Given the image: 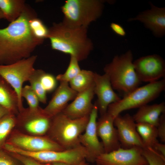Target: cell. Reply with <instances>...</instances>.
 <instances>
[{"instance_id": "10", "label": "cell", "mask_w": 165, "mask_h": 165, "mask_svg": "<svg viewBox=\"0 0 165 165\" xmlns=\"http://www.w3.org/2000/svg\"><path fill=\"white\" fill-rule=\"evenodd\" d=\"M98 109L96 104L89 115V119L83 133L79 136L80 144L86 150L88 154L87 160L94 162L101 154L105 153L102 143L100 141L97 131Z\"/></svg>"}, {"instance_id": "28", "label": "cell", "mask_w": 165, "mask_h": 165, "mask_svg": "<svg viewBox=\"0 0 165 165\" xmlns=\"http://www.w3.org/2000/svg\"><path fill=\"white\" fill-rule=\"evenodd\" d=\"M142 154L148 165H165V157L153 148H143Z\"/></svg>"}, {"instance_id": "12", "label": "cell", "mask_w": 165, "mask_h": 165, "mask_svg": "<svg viewBox=\"0 0 165 165\" xmlns=\"http://www.w3.org/2000/svg\"><path fill=\"white\" fill-rule=\"evenodd\" d=\"M136 123L133 116L129 114L119 115L114 119V124L116 128L121 147L129 148L137 146L145 148L136 127Z\"/></svg>"}, {"instance_id": "5", "label": "cell", "mask_w": 165, "mask_h": 165, "mask_svg": "<svg viewBox=\"0 0 165 165\" xmlns=\"http://www.w3.org/2000/svg\"><path fill=\"white\" fill-rule=\"evenodd\" d=\"M89 116L72 119L62 112L53 117L49 130L52 140L64 149L80 145L79 136L85 130Z\"/></svg>"}, {"instance_id": "39", "label": "cell", "mask_w": 165, "mask_h": 165, "mask_svg": "<svg viewBox=\"0 0 165 165\" xmlns=\"http://www.w3.org/2000/svg\"><path fill=\"white\" fill-rule=\"evenodd\" d=\"M142 165H148V163H146L145 164H143Z\"/></svg>"}, {"instance_id": "25", "label": "cell", "mask_w": 165, "mask_h": 165, "mask_svg": "<svg viewBox=\"0 0 165 165\" xmlns=\"http://www.w3.org/2000/svg\"><path fill=\"white\" fill-rule=\"evenodd\" d=\"M16 119L14 114L9 113L0 119V148L4 144L7 136L14 126Z\"/></svg>"}, {"instance_id": "14", "label": "cell", "mask_w": 165, "mask_h": 165, "mask_svg": "<svg viewBox=\"0 0 165 165\" xmlns=\"http://www.w3.org/2000/svg\"><path fill=\"white\" fill-rule=\"evenodd\" d=\"M8 143L19 149L31 152L65 149L52 139L23 134L13 137Z\"/></svg>"}, {"instance_id": "17", "label": "cell", "mask_w": 165, "mask_h": 165, "mask_svg": "<svg viewBox=\"0 0 165 165\" xmlns=\"http://www.w3.org/2000/svg\"><path fill=\"white\" fill-rule=\"evenodd\" d=\"M151 9L142 12L134 18H129V21L138 20L150 29L154 35L161 37L165 33V8H159L150 2Z\"/></svg>"}, {"instance_id": "3", "label": "cell", "mask_w": 165, "mask_h": 165, "mask_svg": "<svg viewBox=\"0 0 165 165\" xmlns=\"http://www.w3.org/2000/svg\"><path fill=\"white\" fill-rule=\"evenodd\" d=\"M133 54L130 50L117 55L105 67V74L108 77L113 90L126 94L139 87L141 83L135 72Z\"/></svg>"}, {"instance_id": "35", "label": "cell", "mask_w": 165, "mask_h": 165, "mask_svg": "<svg viewBox=\"0 0 165 165\" xmlns=\"http://www.w3.org/2000/svg\"><path fill=\"white\" fill-rule=\"evenodd\" d=\"M161 155L165 157V144L159 141L156 143L152 148Z\"/></svg>"}, {"instance_id": "9", "label": "cell", "mask_w": 165, "mask_h": 165, "mask_svg": "<svg viewBox=\"0 0 165 165\" xmlns=\"http://www.w3.org/2000/svg\"><path fill=\"white\" fill-rule=\"evenodd\" d=\"M142 151L143 148L137 146L129 148L120 147L101 154L95 162L99 165H142L147 163Z\"/></svg>"}, {"instance_id": "31", "label": "cell", "mask_w": 165, "mask_h": 165, "mask_svg": "<svg viewBox=\"0 0 165 165\" xmlns=\"http://www.w3.org/2000/svg\"><path fill=\"white\" fill-rule=\"evenodd\" d=\"M10 153L24 165H45L29 157L15 153Z\"/></svg>"}, {"instance_id": "7", "label": "cell", "mask_w": 165, "mask_h": 165, "mask_svg": "<svg viewBox=\"0 0 165 165\" xmlns=\"http://www.w3.org/2000/svg\"><path fill=\"white\" fill-rule=\"evenodd\" d=\"M8 150L10 152L29 157L40 163H61L69 165H77L86 160L88 157L86 150L81 145L59 151L31 152L22 150L12 145L9 146Z\"/></svg>"}, {"instance_id": "19", "label": "cell", "mask_w": 165, "mask_h": 165, "mask_svg": "<svg viewBox=\"0 0 165 165\" xmlns=\"http://www.w3.org/2000/svg\"><path fill=\"white\" fill-rule=\"evenodd\" d=\"M164 113L165 104L163 102L159 104L143 105L139 108L133 116L136 123H147L156 127L160 116Z\"/></svg>"}, {"instance_id": "22", "label": "cell", "mask_w": 165, "mask_h": 165, "mask_svg": "<svg viewBox=\"0 0 165 165\" xmlns=\"http://www.w3.org/2000/svg\"><path fill=\"white\" fill-rule=\"evenodd\" d=\"M137 131L141 137L145 147L152 148L158 142L156 127L147 123H136Z\"/></svg>"}, {"instance_id": "32", "label": "cell", "mask_w": 165, "mask_h": 165, "mask_svg": "<svg viewBox=\"0 0 165 165\" xmlns=\"http://www.w3.org/2000/svg\"><path fill=\"white\" fill-rule=\"evenodd\" d=\"M158 136L161 142H165V113L160 116L158 124L156 127Z\"/></svg>"}, {"instance_id": "33", "label": "cell", "mask_w": 165, "mask_h": 165, "mask_svg": "<svg viewBox=\"0 0 165 165\" xmlns=\"http://www.w3.org/2000/svg\"><path fill=\"white\" fill-rule=\"evenodd\" d=\"M0 165H19L13 158L0 148Z\"/></svg>"}, {"instance_id": "4", "label": "cell", "mask_w": 165, "mask_h": 165, "mask_svg": "<svg viewBox=\"0 0 165 165\" xmlns=\"http://www.w3.org/2000/svg\"><path fill=\"white\" fill-rule=\"evenodd\" d=\"M102 0H67L61 7L64 15L62 22L69 26L87 28L101 15Z\"/></svg>"}, {"instance_id": "23", "label": "cell", "mask_w": 165, "mask_h": 165, "mask_svg": "<svg viewBox=\"0 0 165 165\" xmlns=\"http://www.w3.org/2000/svg\"><path fill=\"white\" fill-rule=\"evenodd\" d=\"M94 73L90 70H81L69 82L70 87L78 93L85 90L94 83Z\"/></svg>"}, {"instance_id": "18", "label": "cell", "mask_w": 165, "mask_h": 165, "mask_svg": "<svg viewBox=\"0 0 165 165\" xmlns=\"http://www.w3.org/2000/svg\"><path fill=\"white\" fill-rule=\"evenodd\" d=\"M78 93L70 87L68 83L60 82L51 100L43 110L53 117L61 112L68 105V102L74 100Z\"/></svg>"}, {"instance_id": "8", "label": "cell", "mask_w": 165, "mask_h": 165, "mask_svg": "<svg viewBox=\"0 0 165 165\" xmlns=\"http://www.w3.org/2000/svg\"><path fill=\"white\" fill-rule=\"evenodd\" d=\"M37 58L36 55H32L11 64H0V76L17 94L20 112L24 109L21 96L23 85L25 82L29 81L35 71L34 64Z\"/></svg>"}, {"instance_id": "29", "label": "cell", "mask_w": 165, "mask_h": 165, "mask_svg": "<svg viewBox=\"0 0 165 165\" xmlns=\"http://www.w3.org/2000/svg\"><path fill=\"white\" fill-rule=\"evenodd\" d=\"M21 96L26 100L30 109L35 110L39 107L38 97L30 85H27L23 87Z\"/></svg>"}, {"instance_id": "27", "label": "cell", "mask_w": 165, "mask_h": 165, "mask_svg": "<svg viewBox=\"0 0 165 165\" xmlns=\"http://www.w3.org/2000/svg\"><path fill=\"white\" fill-rule=\"evenodd\" d=\"M29 26L32 34L36 38L44 40L47 38L49 28L41 19L37 17L31 19L29 21Z\"/></svg>"}, {"instance_id": "40", "label": "cell", "mask_w": 165, "mask_h": 165, "mask_svg": "<svg viewBox=\"0 0 165 165\" xmlns=\"http://www.w3.org/2000/svg\"><path fill=\"white\" fill-rule=\"evenodd\" d=\"M97 165H98V164H96Z\"/></svg>"}, {"instance_id": "26", "label": "cell", "mask_w": 165, "mask_h": 165, "mask_svg": "<svg viewBox=\"0 0 165 165\" xmlns=\"http://www.w3.org/2000/svg\"><path fill=\"white\" fill-rule=\"evenodd\" d=\"M78 61L75 57L70 56L68 66L64 73L58 75L56 77L60 82L69 83L80 72Z\"/></svg>"}, {"instance_id": "41", "label": "cell", "mask_w": 165, "mask_h": 165, "mask_svg": "<svg viewBox=\"0 0 165 165\" xmlns=\"http://www.w3.org/2000/svg\"><path fill=\"white\" fill-rule=\"evenodd\" d=\"M97 165L96 164V165Z\"/></svg>"}, {"instance_id": "13", "label": "cell", "mask_w": 165, "mask_h": 165, "mask_svg": "<svg viewBox=\"0 0 165 165\" xmlns=\"http://www.w3.org/2000/svg\"><path fill=\"white\" fill-rule=\"evenodd\" d=\"M94 94L97 98L95 103L101 116L107 113L110 105L121 98L114 91L109 78L106 74L101 75L94 72Z\"/></svg>"}, {"instance_id": "21", "label": "cell", "mask_w": 165, "mask_h": 165, "mask_svg": "<svg viewBox=\"0 0 165 165\" xmlns=\"http://www.w3.org/2000/svg\"><path fill=\"white\" fill-rule=\"evenodd\" d=\"M24 0H0V9L5 19L10 22L18 18L26 6Z\"/></svg>"}, {"instance_id": "30", "label": "cell", "mask_w": 165, "mask_h": 165, "mask_svg": "<svg viewBox=\"0 0 165 165\" xmlns=\"http://www.w3.org/2000/svg\"><path fill=\"white\" fill-rule=\"evenodd\" d=\"M40 80L42 87L46 93L52 92L57 86L56 77L44 71L41 76Z\"/></svg>"}, {"instance_id": "20", "label": "cell", "mask_w": 165, "mask_h": 165, "mask_svg": "<svg viewBox=\"0 0 165 165\" xmlns=\"http://www.w3.org/2000/svg\"><path fill=\"white\" fill-rule=\"evenodd\" d=\"M0 105L13 114L16 112L18 110H19L18 98L17 93L0 76Z\"/></svg>"}, {"instance_id": "1", "label": "cell", "mask_w": 165, "mask_h": 165, "mask_svg": "<svg viewBox=\"0 0 165 165\" xmlns=\"http://www.w3.org/2000/svg\"><path fill=\"white\" fill-rule=\"evenodd\" d=\"M37 17L35 11L27 6L20 16L5 28H0V64L8 65L31 56L44 40L36 38L29 20Z\"/></svg>"}, {"instance_id": "38", "label": "cell", "mask_w": 165, "mask_h": 165, "mask_svg": "<svg viewBox=\"0 0 165 165\" xmlns=\"http://www.w3.org/2000/svg\"><path fill=\"white\" fill-rule=\"evenodd\" d=\"M5 19L4 16L0 9V20L2 19Z\"/></svg>"}, {"instance_id": "36", "label": "cell", "mask_w": 165, "mask_h": 165, "mask_svg": "<svg viewBox=\"0 0 165 165\" xmlns=\"http://www.w3.org/2000/svg\"><path fill=\"white\" fill-rule=\"evenodd\" d=\"M9 113H11L7 109L0 105V119Z\"/></svg>"}, {"instance_id": "24", "label": "cell", "mask_w": 165, "mask_h": 165, "mask_svg": "<svg viewBox=\"0 0 165 165\" xmlns=\"http://www.w3.org/2000/svg\"><path fill=\"white\" fill-rule=\"evenodd\" d=\"M44 71L40 69H35L28 81L30 86L38 97L39 102L45 104L47 101V93L43 88L40 80L41 76Z\"/></svg>"}, {"instance_id": "37", "label": "cell", "mask_w": 165, "mask_h": 165, "mask_svg": "<svg viewBox=\"0 0 165 165\" xmlns=\"http://www.w3.org/2000/svg\"><path fill=\"white\" fill-rule=\"evenodd\" d=\"M51 165H69L67 164H65L61 163H52ZM77 165H89L86 162V161L82 162L79 164Z\"/></svg>"}, {"instance_id": "15", "label": "cell", "mask_w": 165, "mask_h": 165, "mask_svg": "<svg viewBox=\"0 0 165 165\" xmlns=\"http://www.w3.org/2000/svg\"><path fill=\"white\" fill-rule=\"evenodd\" d=\"M114 119L107 112L100 116L97 122V131L103 145L105 153H108L121 147Z\"/></svg>"}, {"instance_id": "16", "label": "cell", "mask_w": 165, "mask_h": 165, "mask_svg": "<svg viewBox=\"0 0 165 165\" xmlns=\"http://www.w3.org/2000/svg\"><path fill=\"white\" fill-rule=\"evenodd\" d=\"M94 94V82L86 90L78 93L73 101L62 112L74 119L89 116L94 106L92 101Z\"/></svg>"}, {"instance_id": "6", "label": "cell", "mask_w": 165, "mask_h": 165, "mask_svg": "<svg viewBox=\"0 0 165 165\" xmlns=\"http://www.w3.org/2000/svg\"><path fill=\"white\" fill-rule=\"evenodd\" d=\"M165 89L164 79L138 87L124 95L122 99L110 105L107 112L114 119L124 111L139 108L147 104L159 97Z\"/></svg>"}, {"instance_id": "11", "label": "cell", "mask_w": 165, "mask_h": 165, "mask_svg": "<svg viewBox=\"0 0 165 165\" xmlns=\"http://www.w3.org/2000/svg\"><path fill=\"white\" fill-rule=\"evenodd\" d=\"M133 63L141 82H156L165 76V62L159 55L153 54L142 57Z\"/></svg>"}, {"instance_id": "2", "label": "cell", "mask_w": 165, "mask_h": 165, "mask_svg": "<svg viewBox=\"0 0 165 165\" xmlns=\"http://www.w3.org/2000/svg\"><path fill=\"white\" fill-rule=\"evenodd\" d=\"M47 38L53 50L69 54L79 61L86 59L93 48L87 28L69 26L62 22L53 23Z\"/></svg>"}, {"instance_id": "34", "label": "cell", "mask_w": 165, "mask_h": 165, "mask_svg": "<svg viewBox=\"0 0 165 165\" xmlns=\"http://www.w3.org/2000/svg\"><path fill=\"white\" fill-rule=\"evenodd\" d=\"M110 27L112 31L118 35L121 36H124L126 35V31L120 25L112 23L111 24Z\"/></svg>"}]
</instances>
